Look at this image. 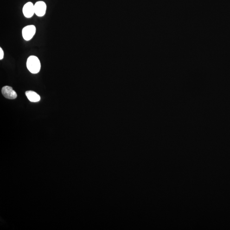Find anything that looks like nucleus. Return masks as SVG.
Returning a JSON list of instances; mask_svg holds the SVG:
<instances>
[{
	"label": "nucleus",
	"mask_w": 230,
	"mask_h": 230,
	"mask_svg": "<svg viewBox=\"0 0 230 230\" xmlns=\"http://www.w3.org/2000/svg\"><path fill=\"white\" fill-rule=\"evenodd\" d=\"M27 67L28 71L33 74L39 73L41 67L39 59L35 55H30L27 59Z\"/></svg>",
	"instance_id": "obj_1"
},
{
	"label": "nucleus",
	"mask_w": 230,
	"mask_h": 230,
	"mask_svg": "<svg viewBox=\"0 0 230 230\" xmlns=\"http://www.w3.org/2000/svg\"><path fill=\"white\" fill-rule=\"evenodd\" d=\"M36 27L34 25H29L24 27L22 30L23 39L26 41L31 40L36 33Z\"/></svg>",
	"instance_id": "obj_2"
},
{
	"label": "nucleus",
	"mask_w": 230,
	"mask_h": 230,
	"mask_svg": "<svg viewBox=\"0 0 230 230\" xmlns=\"http://www.w3.org/2000/svg\"><path fill=\"white\" fill-rule=\"evenodd\" d=\"M35 13L38 17H43L46 14L47 5L44 2L39 1L34 4Z\"/></svg>",
	"instance_id": "obj_3"
},
{
	"label": "nucleus",
	"mask_w": 230,
	"mask_h": 230,
	"mask_svg": "<svg viewBox=\"0 0 230 230\" xmlns=\"http://www.w3.org/2000/svg\"><path fill=\"white\" fill-rule=\"evenodd\" d=\"M22 11L25 17L31 18L35 14L34 5L32 2H27L24 6Z\"/></svg>",
	"instance_id": "obj_4"
},
{
	"label": "nucleus",
	"mask_w": 230,
	"mask_h": 230,
	"mask_svg": "<svg viewBox=\"0 0 230 230\" xmlns=\"http://www.w3.org/2000/svg\"><path fill=\"white\" fill-rule=\"evenodd\" d=\"M2 92L3 96L8 99H14L17 98V93L10 86H3L2 89Z\"/></svg>",
	"instance_id": "obj_5"
},
{
	"label": "nucleus",
	"mask_w": 230,
	"mask_h": 230,
	"mask_svg": "<svg viewBox=\"0 0 230 230\" xmlns=\"http://www.w3.org/2000/svg\"><path fill=\"white\" fill-rule=\"evenodd\" d=\"M26 96L31 102H36L39 101L41 98L36 92L33 91H27L25 92Z\"/></svg>",
	"instance_id": "obj_6"
},
{
	"label": "nucleus",
	"mask_w": 230,
	"mask_h": 230,
	"mask_svg": "<svg viewBox=\"0 0 230 230\" xmlns=\"http://www.w3.org/2000/svg\"><path fill=\"white\" fill-rule=\"evenodd\" d=\"M4 57V52L2 47H0V60H2Z\"/></svg>",
	"instance_id": "obj_7"
}]
</instances>
